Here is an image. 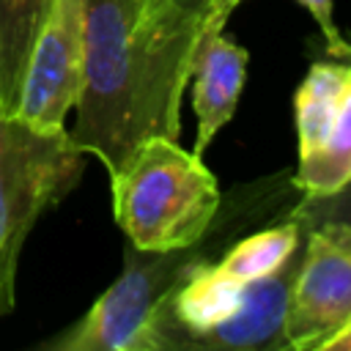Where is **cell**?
Wrapping results in <instances>:
<instances>
[{"label":"cell","instance_id":"6da1fadb","mask_svg":"<svg viewBox=\"0 0 351 351\" xmlns=\"http://www.w3.org/2000/svg\"><path fill=\"white\" fill-rule=\"evenodd\" d=\"M82 8L85 74L69 134L112 173L143 140H178L192 60L154 33L143 0H82Z\"/></svg>","mask_w":351,"mask_h":351},{"label":"cell","instance_id":"7a4b0ae2","mask_svg":"<svg viewBox=\"0 0 351 351\" xmlns=\"http://www.w3.org/2000/svg\"><path fill=\"white\" fill-rule=\"evenodd\" d=\"M299 189L285 176H271L233 189L219 200V208L206 233L189 247L151 252L126 244L123 269L115 282L60 335L41 343L47 351H151V324L159 304L200 261H214L230 239L241 236L261 214L277 206H293Z\"/></svg>","mask_w":351,"mask_h":351},{"label":"cell","instance_id":"3957f363","mask_svg":"<svg viewBox=\"0 0 351 351\" xmlns=\"http://www.w3.org/2000/svg\"><path fill=\"white\" fill-rule=\"evenodd\" d=\"M110 189L118 228L132 247L151 252L197 241L222 200L203 159L162 134L143 140L110 173Z\"/></svg>","mask_w":351,"mask_h":351},{"label":"cell","instance_id":"277c9868","mask_svg":"<svg viewBox=\"0 0 351 351\" xmlns=\"http://www.w3.org/2000/svg\"><path fill=\"white\" fill-rule=\"evenodd\" d=\"M85 151L66 129L41 132L0 110V318L16 302V266L27 233L82 178Z\"/></svg>","mask_w":351,"mask_h":351},{"label":"cell","instance_id":"5b68a950","mask_svg":"<svg viewBox=\"0 0 351 351\" xmlns=\"http://www.w3.org/2000/svg\"><path fill=\"white\" fill-rule=\"evenodd\" d=\"M282 321L285 348L324 351L351 324V225L326 219L304 233Z\"/></svg>","mask_w":351,"mask_h":351},{"label":"cell","instance_id":"8992f818","mask_svg":"<svg viewBox=\"0 0 351 351\" xmlns=\"http://www.w3.org/2000/svg\"><path fill=\"white\" fill-rule=\"evenodd\" d=\"M85 74V8L82 0H52L27 49L14 115L41 132L66 129L77 107Z\"/></svg>","mask_w":351,"mask_h":351},{"label":"cell","instance_id":"52a82bcc","mask_svg":"<svg viewBox=\"0 0 351 351\" xmlns=\"http://www.w3.org/2000/svg\"><path fill=\"white\" fill-rule=\"evenodd\" d=\"M304 250V236L291 258L266 277H258L244 285L239 307L211 326L206 335L195 340L200 351H263V348H285L282 321L288 310V296L293 285V274L299 269Z\"/></svg>","mask_w":351,"mask_h":351},{"label":"cell","instance_id":"ba28073f","mask_svg":"<svg viewBox=\"0 0 351 351\" xmlns=\"http://www.w3.org/2000/svg\"><path fill=\"white\" fill-rule=\"evenodd\" d=\"M250 55L244 47L222 36V25H211L195 52L192 63V107L197 118V137L192 154H203L214 134L233 118L239 96L247 82Z\"/></svg>","mask_w":351,"mask_h":351},{"label":"cell","instance_id":"9c48e42d","mask_svg":"<svg viewBox=\"0 0 351 351\" xmlns=\"http://www.w3.org/2000/svg\"><path fill=\"white\" fill-rule=\"evenodd\" d=\"M351 80V63L324 60L313 63L302 80L293 110H296V134H299V159L315 154L329 134L340 96Z\"/></svg>","mask_w":351,"mask_h":351},{"label":"cell","instance_id":"30bf717a","mask_svg":"<svg viewBox=\"0 0 351 351\" xmlns=\"http://www.w3.org/2000/svg\"><path fill=\"white\" fill-rule=\"evenodd\" d=\"M348 181H351V80L340 96L326 140L315 154L299 159V167L291 176V184L304 197L332 195Z\"/></svg>","mask_w":351,"mask_h":351},{"label":"cell","instance_id":"8fae6325","mask_svg":"<svg viewBox=\"0 0 351 351\" xmlns=\"http://www.w3.org/2000/svg\"><path fill=\"white\" fill-rule=\"evenodd\" d=\"M241 0H143V16L154 33L195 63L197 44L211 25H225Z\"/></svg>","mask_w":351,"mask_h":351},{"label":"cell","instance_id":"7c38bea8","mask_svg":"<svg viewBox=\"0 0 351 351\" xmlns=\"http://www.w3.org/2000/svg\"><path fill=\"white\" fill-rule=\"evenodd\" d=\"M299 241H302L299 222L285 217L282 222H277L271 228H263V230L250 233V236H239L217 258V266L230 280L247 285V282L266 277L274 269H280L291 258V252L299 247Z\"/></svg>","mask_w":351,"mask_h":351},{"label":"cell","instance_id":"4fadbf2b","mask_svg":"<svg viewBox=\"0 0 351 351\" xmlns=\"http://www.w3.org/2000/svg\"><path fill=\"white\" fill-rule=\"evenodd\" d=\"M52 0H0V110L11 112L27 49Z\"/></svg>","mask_w":351,"mask_h":351},{"label":"cell","instance_id":"5bb4252c","mask_svg":"<svg viewBox=\"0 0 351 351\" xmlns=\"http://www.w3.org/2000/svg\"><path fill=\"white\" fill-rule=\"evenodd\" d=\"M285 217L296 219L299 228H302V233L307 228L318 225V222H326V219H337V222L351 225V181L346 186H340L337 192H332V195H321V197H304V195H299V200L288 208Z\"/></svg>","mask_w":351,"mask_h":351},{"label":"cell","instance_id":"9a60e30c","mask_svg":"<svg viewBox=\"0 0 351 351\" xmlns=\"http://www.w3.org/2000/svg\"><path fill=\"white\" fill-rule=\"evenodd\" d=\"M302 8H307L313 14V19L318 22L324 38H326V52L332 58H351V44L340 36L337 25H335V0H296Z\"/></svg>","mask_w":351,"mask_h":351},{"label":"cell","instance_id":"2e32d148","mask_svg":"<svg viewBox=\"0 0 351 351\" xmlns=\"http://www.w3.org/2000/svg\"><path fill=\"white\" fill-rule=\"evenodd\" d=\"M324 351H351V324H348L343 332H337V335L324 346Z\"/></svg>","mask_w":351,"mask_h":351}]
</instances>
